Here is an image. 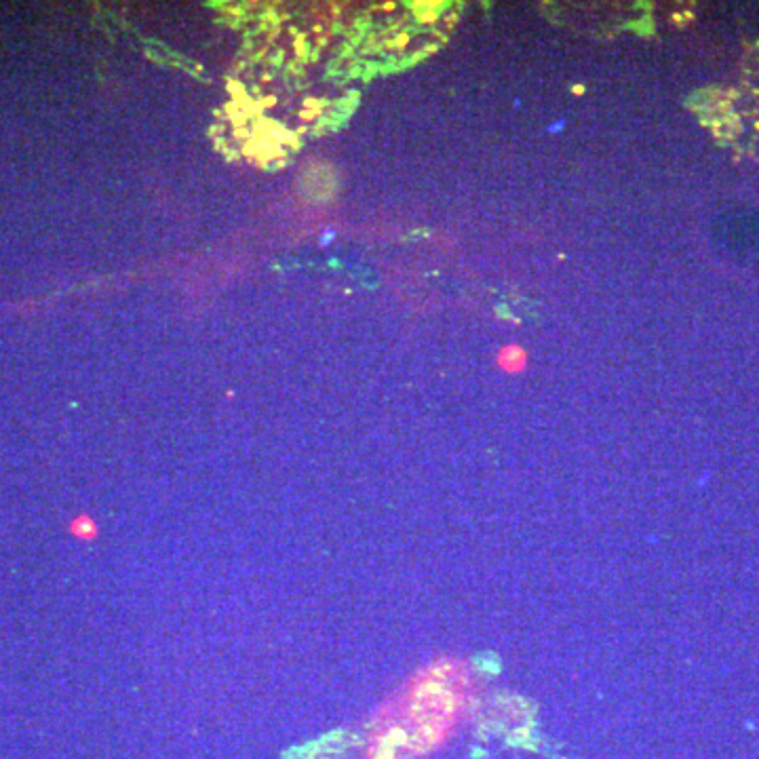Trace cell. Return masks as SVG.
Segmentation results:
<instances>
[{
    "label": "cell",
    "mask_w": 759,
    "mask_h": 759,
    "mask_svg": "<svg viewBox=\"0 0 759 759\" xmlns=\"http://www.w3.org/2000/svg\"><path fill=\"white\" fill-rule=\"evenodd\" d=\"M498 363L506 371H521L525 367V350L515 346V344L506 346V348H502V352L498 357Z\"/></svg>",
    "instance_id": "cell-1"
},
{
    "label": "cell",
    "mask_w": 759,
    "mask_h": 759,
    "mask_svg": "<svg viewBox=\"0 0 759 759\" xmlns=\"http://www.w3.org/2000/svg\"><path fill=\"white\" fill-rule=\"evenodd\" d=\"M72 534H74L76 538L89 540V538H93V536L97 534V525L93 523L91 517L82 515V517L74 519V523H72Z\"/></svg>",
    "instance_id": "cell-2"
},
{
    "label": "cell",
    "mask_w": 759,
    "mask_h": 759,
    "mask_svg": "<svg viewBox=\"0 0 759 759\" xmlns=\"http://www.w3.org/2000/svg\"><path fill=\"white\" fill-rule=\"evenodd\" d=\"M572 91H574V93H576V95H582V91H585V87H582V84H576V87H574V89H572Z\"/></svg>",
    "instance_id": "cell-3"
}]
</instances>
